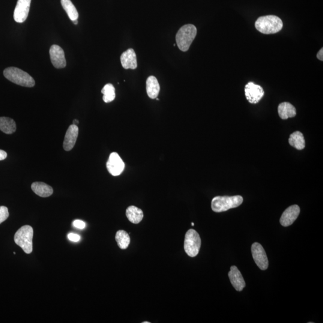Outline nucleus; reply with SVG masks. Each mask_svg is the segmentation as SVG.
Returning <instances> with one entry per match:
<instances>
[{
  "label": "nucleus",
  "instance_id": "obj_4",
  "mask_svg": "<svg viewBox=\"0 0 323 323\" xmlns=\"http://www.w3.org/2000/svg\"><path fill=\"white\" fill-rule=\"evenodd\" d=\"M243 202V197L241 196H216L211 202L212 211L221 212L228 211L230 209L235 208L240 206Z\"/></svg>",
  "mask_w": 323,
  "mask_h": 323
},
{
  "label": "nucleus",
  "instance_id": "obj_3",
  "mask_svg": "<svg viewBox=\"0 0 323 323\" xmlns=\"http://www.w3.org/2000/svg\"><path fill=\"white\" fill-rule=\"evenodd\" d=\"M197 35L195 26L188 24L182 26L176 35V44L182 52H187L189 49Z\"/></svg>",
  "mask_w": 323,
  "mask_h": 323
},
{
  "label": "nucleus",
  "instance_id": "obj_32",
  "mask_svg": "<svg viewBox=\"0 0 323 323\" xmlns=\"http://www.w3.org/2000/svg\"><path fill=\"white\" fill-rule=\"evenodd\" d=\"M143 323H150V322H143Z\"/></svg>",
  "mask_w": 323,
  "mask_h": 323
},
{
  "label": "nucleus",
  "instance_id": "obj_17",
  "mask_svg": "<svg viewBox=\"0 0 323 323\" xmlns=\"http://www.w3.org/2000/svg\"><path fill=\"white\" fill-rule=\"evenodd\" d=\"M32 190L38 196L42 197H49L53 193V190L50 185L41 182H34L31 185Z\"/></svg>",
  "mask_w": 323,
  "mask_h": 323
},
{
  "label": "nucleus",
  "instance_id": "obj_26",
  "mask_svg": "<svg viewBox=\"0 0 323 323\" xmlns=\"http://www.w3.org/2000/svg\"><path fill=\"white\" fill-rule=\"evenodd\" d=\"M73 226L77 229H83L85 228L86 223L82 220H76L73 221Z\"/></svg>",
  "mask_w": 323,
  "mask_h": 323
},
{
  "label": "nucleus",
  "instance_id": "obj_7",
  "mask_svg": "<svg viewBox=\"0 0 323 323\" xmlns=\"http://www.w3.org/2000/svg\"><path fill=\"white\" fill-rule=\"evenodd\" d=\"M106 166L110 174L116 176L124 171L125 163L118 153L112 152L107 162Z\"/></svg>",
  "mask_w": 323,
  "mask_h": 323
},
{
  "label": "nucleus",
  "instance_id": "obj_18",
  "mask_svg": "<svg viewBox=\"0 0 323 323\" xmlns=\"http://www.w3.org/2000/svg\"><path fill=\"white\" fill-rule=\"evenodd\" d=\"M278 112L280 118L284 120L293 118L296 115L295 107L287 102L279 104L278 107Z\"/></svg>",
  "mask_w": 323,
  "mask_h": 323
},
{
  "label": "nucleus",
  "instance_id": "obj_25",
  "mask_svg": "<svg viewBox=\"0 0 323 323\" xmlns=\"http://www.w3.org/2000/svg\"><path fill=\"white\" fill-rule=\"evenodd\" d=\"M9 217L8 209L6 206H0V224L4 222Z\"/></svg>",
  "mask_w": 323,
  "mask_h": 323
},
{
  "label": "nucleus",
  "instance_id": "obj_24",
  "mask_svg": "<svg viewBox=\"0 0 323 323\" xmlns=\"http://www.w3.org/2000/svg\"><path fill=\"white\" fill-rule=\"evenodd\" d=\"M101 92L103 94V99L105 103H109L115 100V89L112 84L108 83L105 85Z\"/></svg>",
  "mask_w": 323,
  "mask_h": 323
},
{
  "label": "nucleus",
  "instance_id": "obj_29",
  "mask_svg": "<svg viewBox=\"0 0 323 323\" xmlns=\"http://www.w3.org/2000/svg\"><path fill=\"white\" fill-rule=\"evenodd\" d=\"M317 58H318L320 61H323V48H322V49L319 50L318 53L317 54Z\"/></svg>",
  "mask_w": 323,
  "mask_h": 323
},
{
  "label": "nucleus",
  "instance_id": "obj_20",
  "mask_svg": "<svg viewBox=\"0 0 323 323\" xmlns=\"http://www.w3.org/2000/svg\"><path fill=\"white\" fill-rule=\"evenodd\" d=\"M0 130L5 134H13L16 131V122L7 117H0Z\"/></svg>",
  "mask_w": 323,
  "mask_h": 323
},
{
  "label": "nucleus",
  "instance_id": "obj_9",
  "mask_svg": "<svg viewBox=\"0 0 323 323\" xmlns=\"http://www.w3.org/2000/svg\"><path fill=\"white\" fill-rule=\"evenodd\" d=\"M264 91L261 86L253 82L248 83L245 87V94L251 104H257L264 96Z\"/></svg>",
  "mask_w": 323,
  "mask_h": 323
},
{
  "label": "nucleus",
  "instance_id": "obj_31",
  "mask_svg": "<svg viewBox=\"0 0 323 323\" xmlns=\"http://www.w3.org/2000/svg\"><path fill=\"white\" fill-rule=\"evenodd\" d=\"M73 23L74 24V25H77L78 20H75L73 21Z\"/></svg>",
  "mask_w": 323,
  "mask_h": 323
},
{
  "label": "nucleus",
  "instance_id": "obj_13",
  "mask_svg": "<svg viewBox=\"0 0 323 323\" xmlns=\"http://www.w3.org/2000/svg\"><path fill=\"white\" fill-rule=\"evenodd\" d=\"M78 136H79V128L77 125H71L68 128L64 138L63 148L65 151H70L76 145Z\"/></svg>",
  "mask_w": 323,
  "mask_h": 323
},
{
  "label": "nucleus",
  "instance_id": "obj_12",
  "mask_svg": "<svg viewBox=\"0 0 323 323\" xmlns=\"http://www.w3.org/2000/svg\"><path fill=\"white\" fill-rule=\"evenodd\" d=\"M300 213V208L297 205L289 206L283 212L280 218V222L284 227L291 225L297 219Z\"/></svg>",
  "mask_w": 323,
  "mask_h": 323
},
{
  "label": "nucleus",
  "instance_id": "obj_22",
  "mask_svg": "<svg viewBox=\"0 0 323 323\" xmlns=\"http://www.w3.org/2000/svg\"><path fill=\"white\" fill-rule=\"evenodd\" d=\"M61 5L63 8L67 13L68 17L73 22L75 20H77L79 17V13L75 6L70 0H61Z\"/></svg>",
  "mask_w": 323,
  "mask_h": 323
},
{
  "label": "nucleus",
  "instance_id": "obj_16",
  "mask_svg": "<svg viewBox=\"0 0 323 323\" xmlns=\"http://www.w3.org/2000/svg\"><path fill=\"white\" fill-rule=\"evenodd\" d=\"M160 91V86L156 78L151 76L146 80V92L149 97L151 99L157 98Z\"/></svg>",
  "mask_w": 323,
  "mask_h": 323
},
{
  "label": "nucleus",
  "instance_id": "obj_11",
  "mask_svg": "<svg viewBox=\"0 0 323 323\" xmlns=\"http://www.w3.org/2000/svg\"><path fill=\"white\" fill-rule=\"evenodd\" d=\"M50 56L52 64L56 68H64L67 65L65 53L62 48L58 45H53L50 49Z\"/></svg>",
  "mask_w": 323,
  "mask_h": 323
},
{
  "label": "nucleus",
  "instance_id": "obj_33",
  "mask_svg": "<svg viewBox=\"0 0 323 323\" xmlns=\"http://www.w3.org/2000/svg\"><path fill=\"white\" fill-rule=\"evenodd\" d=\"M191 225H192L193 226H194V223H191Z\"/></svg>",
  "mask_w": 323,
  "mask_h": 323
},
{
  "label": "nucleus",
  "instance_id": "obj_6",
  "mask_svg": "<svg viewBox=\"0 0 323 323\" xmlns=\"http://www.w3.org/2000/svg\"><path fill=\"white\" fill-rule=\"evenodd\" d=\"M201 247V239L195 230H188L185 236L184 250L188 256L196 257Z\"/></svg>",
  "mask_w": 323,
  "mask_h": 323
},
{
  "label": "nucleus",
  "instance_id": "obj_27",
  "mask_svg": "<svg viewBox=\"0 0 323 323\" xmlns=\"http://www.w3.org/2000/svg\"><path fill=\"white\" fill-rule=\"evenodd\" d=\"M68 238L73 242H79L80 240V236L76 233H70L68 235Z\"/></svg>",
  "mask_w": 323,
  "mask_h": 323
},
{
  "label": "nucleus",
  "instance_id": "obj_8",
  "mask_svg": "<svg viewBox=\"0 0 323 323\" xmlns=\"http://www.w3.org/2000/svg\"><path fill=\"white\" fill-rule=\"evenodd\" d=\"M251 253L254 262L261 270H266L268 267V259L261 244L255 242L251 246Z\"/></svg>",
  "mask_w": 323,
  "mask_h": 323
},
{
  "label": "nucleus",
  "instance_id": "obj_10",
  "mask_svg": "<svg viewBox=\"0 0 323 323\" xmlns=\"http://www.w3.org/2000/svg\"><path fill=\"white\" fill-rule=\"evenodd\" d=\"M31 0H18L14 11V19L17 23L25 22L28 17Z\"/></svg>",
  "mask_w": 323,
  "mask_h": 323
},
{
  "label": "nucleus",
  "instance_id": "obj_15",
  "mask_svg": "<svg viewBox=\"0 0 323 323\" xmlns=\"http://www.w3.org/2000/svg\"><path fill=\"white\" fill-rule=\"evenodd\" d=\"M121 62L123 68L128 70H135L137 67L136 54L133 49H128L123 53L121 56Z\"/></svg>",
  "mask_w": 323,
  "mask_h": 323
},
{
  "label": "nucleus",
  "instance_id": "obj_28",
  "mask_svg": "<svg viewBox=\"0 0 323 323\" xmlns=\"http://www.w3.org/2000/svg\"><path fill=\"white\" fill-rule=\"evenodd\" d=\"M7 157V154L4 151L0 149V161L4 160Z\"/></svg>",
  "mask_w": 323,
  "mask_h": 323
},
{
  "label": "nucleus",
  "instance_id": "obj_30",
  "mask_svg": "<svg viewBox=\"0 0 323 323\" xmlns=\"http://www.w3.org/2000/svg\"><path fill=\"white\" fill-rule=\"evenodd\" d=\"M79 122L78 121L77 119H74L73 121V124L77 125L78 124H79Z\"/></svg>",
  "mask_w": 323,
  "mask_h": 323
},
{
  "label": "nucleus",
  "instance_id": "obj_21",
  "mask_svg": "<svg viewBox=\"0 0 323 323\" xmlns=\"http://www.w3.org/2000/svg\"><path fill=\"white\" fill-rule=\"evenodd\" d=\"M289 143L290 146L294 147L298 150L304 149L305 146V142L303 134L299 131H295L290 134Z\"/></svg>",
  "mask_w": 323,
  "mask_h": 323
},
{
  "label": "nucleus",
  "instance_id": "obj_5",
  "mask_svg": "<svg viewBox=\"0 0 323 323\" xmlns=\"http://www.w3.org/2000/svg\"><path fill=\"white\" fill-rule=\"evenodd\" d=\"M34 230L29 225L23 226L17 230L14 235V241L26 254L32 252V238Z\"/></svg>",
  "mask_w": 323,
  "mask_h": 323
},
{
  "label": "nucleus",
  "instance_id": "obj_1",
  "mask_svg": "<svg viewBox=\"0 0 323 323\" xmlns=\"http://www.w3.org/2000/svg\"><path fill=\"white\" fill-rule=\"evenodd\" d=\"M283 23L280 18L269 15L260 17L256 20L255 27L257 31L263 34H274L282 29Z\"/></svg>",
  "mask_w": 323,
  "mask_h": 323
},
{
  "label": "nucleus",
  "instance_id": "obj_23",
  "mask_svg": "<svg viewBox=\"0 0 323 323\" xmlns=\"http://www.w3.org/2000/svg\"><path fill=\"white\" fill-rule=\"evenodd\" d=\"M115 239L118 246L122 250L127 249L130 243V237L128 233L124 230H120L117 232Z\"/></svg>",
  "mask_w": 323,
  "mask_h": 323
},
{
  "label": "nucleus",
  "instance_id": "obj_19",
  "mask_svg": "<svg viewBox=\"0 0 323 323\" xmlns=\"http://www.w3.org/2000/svg\"><path fill=\"white\" fill-rule=\"evenodd\" d=\"M126 215L130 222L138 224L143 220V212L142 209L136 207V206H130L126 211Z\"/></svg>",
  "mask_w": 323,
  "mask_h": 323
},
{
  "label": "nucleus",
  "instance_id": "obj_14",
  "mask_svg": "<svg viewBox=\"0 0 323 323\" xmlns=\"http://www.w3.org/2000/svg\"><path fill=\"white\" fill-rule=\"evenodd\" d=\"M229 277L232 286L237 291L240 292L245 287V283L243 277L235 266H231L229 272Z\"/></svg>",
  "mask_w": 323,
  "mask_h": 323
},
{
  "label": "nucleus",
  "instance_id": "obj_2",
  "mask_svg": "<svg viewBox=\"0 0 323 323\" xmlns=\"http://www.w3.org/2000/svg\"><path fill=\"white\" fill-rule=\"evenodd\" d=\"M4 76L6 79L18 85L32 88L35 85L34 79L28 73L16 67L5 69Z\"/></svg>",
  "mask_w": 323,
  "mask_h": 323
}]
</instances>
